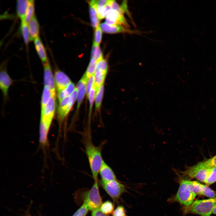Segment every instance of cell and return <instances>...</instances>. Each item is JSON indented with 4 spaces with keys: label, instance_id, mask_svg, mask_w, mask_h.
Returning <instances> with one entry per match:
<instances>
[{
    "label": "cell",
    "instance_id": "6da1fadb",
    "mask_svg": "<svg viewBox=\"0 0 216 216\" xmlns=\"http://www.w3.org/2000/svg\"><path fill=\"white\" fill-rule=\"evenodd\" d=\"M82 141L88 161L91 172L94 181L98 179V176L103 159L102 154L104 142L96 146L92 141L91 132H83Z\"/></svg>",
    "mask_w": 216,
    "mask_h": 216
},
{
    "label": "cell",
    "instance_id": "7a4b0ae2",
    "mask_svg": "<svg viewBox=\"0 0 216 216\" xmlns=\"http://www.w3.org/2000/svg\"><path fill=\"white\" fill-rule=\"evenodd\" d=\"M216 206V197L208 199L197 200L189 206L184 208L185 214H196L201 216H210Z\"/></svg>",
    "mask_w": 216,
    "mask_h": 216
},
{
    "label": "cell",
    "instance_id": "3957f363",
    "mask_svg": "<svg viewBox=\"0 0 216 216\" xmlns=\"http://www.w3.org/2000/svg\"><path fill=\"white\" fill-rule=\"evenodd\" d=\"M196 196L190 190L187 180L182 179L180 181L179 187L176 195L171 200L179 203L184 208L192 204Z\"/></svg>",
    "mask_w": 216,
    "mask_h": 216
},
{
    "label": "cell",
    "instance_id": "277c9868",
    "mask_svg": "<svg viewBox=\"0 0 216 216\" xmlns=\"http://www.w3.org/2000/svg\"><path fill=\"white\" fill-rule=\"evenodd\" d=\"M84 202L87 205L89 210L92 212L100 208L103 202L99 192L98 180L94 181L87 194Z\"/></svg>",
    "mask_w": 216,
    "mask_h": 216
},
{
    "label": "cell",
    "instance_id": "5b68a950",
    "mask_svg": "<svg viewBox=\"0 0 216 216\" xmlns=\"http://www.w3.org/2000/svg\"><path fill=\"white\" fill-rule=\"evenodd\" d=\"M102 187L114 201H117L126 190L125 186L117 179L105 183L100 182Z\"/></svg>",
    "mask_w": 216,
    "mask_h": 216
},
{
    "label": "cell",
    "instance_id": "8992f818",
    "mask_svg": "<svg viewBox=\"0 0 216 216\" xmlns=\"http://www.w3.org/2000/svg\"><path fill=\"white\" fill-rule=\"evenodd\" d=\"M56 106V96H53L41 111L40 124L50 128L55 114Z\"/></svg>",
    "mask_w": 216,
    "mask_h": 216
},
{
    "label": "cell",
    "instance_id": "52a82bcc",
    "mask_svg": "<svg viewBox=\"0 0 216 216\" xmlns=\"http://www.w3.org/2000/svg\"><path fill=\"white\" fill-rule=\"evenodd\" d=\"M216 167V155L205 160L199 162L194 165L187 167L184 171L181 172L183 175L191 178L199 170L206 168Z\"/></svg>",
    "mask_w": 216,
    "mask_h": 216
},
{
    "label": "cell",
    "instance_id": "ba28073f",
    "mask_svg": "<svg viewBox=\"0 0 216 216\" xmlns=\"http://www.w3.org/2000/svg\"><path fill=\"white\" fill-rule=\"evenodd\" d=\"M6 67L5 63H2L0 72V88L5 100L8 98L9 89L14 82L8 74Z\"/></svg>",
    "mask_w": 216,
    "mask_h": 216
},
{
    "label": "cell",
    "instance_id": "9c48e42d",
    "mask_svg": "<svg viewBox=\"0 0 216 216\" xmlns=\"http://www.w3.org/2000/svg\"><path fill=\"white\" fill-rule=\"evenodd\" d=\"M105 18V22L108 24L121 25L129 29L130 26L121 12L111 9L108 11Z\"/></svg>",
    "mask_w": 216,
    "mask_h": 216
},
{
    "label": "cell",
    "instance_id": "30bf717a",
    "mask_svg": "<svg viewBox=\"0 0 216 216\" xmlns=\"http://www.w3.org/2000/svg\"><path fill=\"white\" fill-rule=\"evenodd\" d=\"M102 32L108 34L127 33L132 34H140L142 33L140 31L131 30L121 25H110L104 22L99 26Z\"/></svg>",
    "mask_w": 216,
    "mask_h": 216
},
{
    "label": "cell",
    "instance_id": "8fae6325",
    "mask_svg": "<svg viewBox=\"0 0 216 216\" xmlns=\"http://www.w3.org/2000/svg\"><path fill=\"white\" fill-rule=\"evenodd\" d=\"M77 89L76 88L73 93L70 95L68 104L63 107L58 109L57 116L59 129H60L63 122L69 112L77 98Z\"/></svg>",
    "mask_w": 216,
    "mask_h": 216
},
{
    "label": "cell",
    "instance_id": "7c38bea8",
    "mask_svg": "<svg viewBox=\"0 0 216 216\" xmlns=\"http://www.w3.org/2000/svg\"><path fill=\"white\" fill-rule=\"evenodd\" d=\"M43 68L44 86L49 87L53 93L56 94V88L54 76L49 60L43 64Z\"/></svg>",
    "mask_w": 216,
    "mask_h": 216
},
{
    "label": "cell",
    "instance_id": "4fadbf2b",
    "mask_svg": "<svg viewBox=\"0 0 216 216\" xmlns=\"http://www.w3.org/2000/svg\"><path fill=\"white\" fill-rule=\"evenodd\" d=\"M99 174L101 178L100 182L105 183L117 179L113 170L104 160L100 168Z\"/></svg>",
    "mask_w": 216,
    "mask_h": 216
},
{
    "label": "cell",
    "instance_id": "5bb4252c",
    "mask_svg": "<svg viewBox=\"0 0 216 216\" xmlns=\"http://www.w3.org/2000/svg\"><path fill=\"white\" fill-rule=\"evenodd\" d=\"M54 76L57 93L65 88L71 82L69 77L59 70L55 71Z\"/></svg>",
    "mask_w": 216,
    "mask_h": 216
},
{
    "label": "cell",
    "instance_id": "9a60e30c",
    "mask_svg": "<svg viewBox=\"0 0 216 216\" xmlns=\"http://www.w3.org/2000/svg\"><path fill=\"white\" fill-rule=\"evenodd\" d=\"M88 79L85 74L77 83V110H78L86 92V87Z\"/></svg>",
    "mask_w": 216,
    "mask_h": 216
},
{
    "label": "cell",
    "instance_id": "2e32d148",
    "mask_svg": "<svg viewBox=\"0 0 216 216\" xmlns=\"http://www.w3.org/2000/svg\"><path fill=\"white\" fill-rule=\"evenodd\" d=\"M30 36V41L34 40L38 36L40 32V26L35 15L31 19L28 24Z\"/></svg>",
    "mask_w": 216,
    "mask_h": 216
},
{
    "label": "cell",
    "instance_id": "e0dca14e",
    "mask_svg": "<svg viewBox=\"0 0 216 216\" xmlns=\"http://www.w3.org/2000/svg\"><path fill=\"white\" fill-rule=\"evenodd\" d=\"M30 2V0H18L16 2L17 14L21 22L24 20Z\"/></svg>",
    "mask_w": 216,
    "mask_h": 216
},
{
    "label": "cell",
    "instance_id": "ac0fdd59",
    "mask_svg": "<svg viewBox=\"0 0 216 216\" xmlns=\"http://www.w3.org/2000/svg\"><path fill=\"white\" fill-rule=\"evenodd\" d=\"M34 44L39 57L43 64L45 63L48 60L45 48L39 37L34 40Z\"/></svg>",
    "mask_w": 216,
    "mask_h": 216
},
{
    "label": "cell",
    "instance_id": "d6986e66",
    "mask_svg": "<svg viewBox=\"0 0 216 216\" xmlns=\"http://www.w3.org/2000/svg\"><path fill=\"white\" fill-rule=\"evenodd\" d=\"M53 96H56V94L53 93L49 87L44 86L41 100V111L43 110L46 104Z\"/></svg>",
    "mask_w": 216,
    "mask_h": 216
},
{
    "label": "cell",
    "instance_id": "ffe728a7",
    "mask_svg": "<svg viewBox=\"0 0 216 216\" xmlns=\"http://www.w3.org/2000/svg\"><path fill=\"white\" fill-rule=\"evenodd\" d=\"M107 71L100 70L96 71L94 74V86L96 92L103 83L106 78Z\"/></svg>",
    "mask_w": 216,
    "mask_h": 216
},
{
    "label": "cell",
    "instance_id": "44dd1931",
    "mask_svg": "<svg viewBox=\"0 0 216 216\" xmlns=\"http://www.w3.org/2000/svg\"><path fill=\"white\" fill-rule=\"evenodd\" d=\"M76 88L74 84L71 82L65 88L57 93V96L59 101L64 98L70 95Z\"/></svg>",
    "mask_w": 216,
    "mask_h": 216
},
{
    "label": "cell",
    "instance_id": "7402d4cb",
    "mask_svg": "<svg viewBox=\"0 0 216 216\" xmlns=\"http://www.w3.org/2000/svg\"><path fill=\"white\" fill-rule=\"evenodd\" d=\"M187 183L190 190L195 195H202L204 184L196 181L187 180Z\"/></svg>",
    "mask_w": 216,
    "mask_h": 216
},
{
    "label": "cell",
    "instance_id": "603a6c76",
    "mask_svg": "<svg viewBox=\"0 0 216 216\" xmlns=\"http://www.w3.org/2000/svg\"><path fill=\"white\" fill-rule=\"evenodd\" d=\"M89 13L91 25L93 28H96L100 26V20L98 18L95 8L91 5H89Z\"/></svg>",
    "mask_w": 216,
    "mask_h": 216
},
{
    "label": "cell",
    "instance_id": "cb8c5ba5",
    "mask_svg": "<svg viewBox=\"0 0 216 216\" xmlns=\"http://www.w3.org/2000/svg\"><path fill=\"white\" fill-rule=\"evenodd\" d=\"M114 204L109 200L103 203L100 208L102 212L106 215L112 214L114 210Z\"/></svg>",
    "mask_w": 216,
    "mask_h": 216
},
{
    "label": "cell",
    "instance_id": "d4e9b609",
    "mask_svg": "<svg viewBox=\"0 0 216 216\" xmlns=\"http://www.w3.org/2000/svg\"><path fill=\"white\" fill-rule=\"evenodd\" d=\"M34 1L30 0V2L27 9L24 20L22 22L28 24L34 15Z\"/></svg>",
    "mask_w": 216,
    "mask_h": 216
},
{
    "label": "cell",
    "instance_id": "484cf974",
    "mask_svg": "<svg viewBox=\"0 0 216 216\" xmlns=\"http://www.w3.org/2000/svg\"><path fill=\"white\" fill-rule=\"evenodd\" d=\"M104 92V86L103 84L99 88L96 92L95 97V106L96 109L98 110L100 107L101 102L103 97Z\"/></svg>",
    "mask_w": 216,
    "mask_h": 216
},
{
    "label": "cell",
    "instance_id": "4316f807",
    "mask_svg": "<svg viewBox=\"0 0 216 216\" xmlns=\"http://www.w3.org/2000/svg\"><path fill=\"white\" fill-rule=\"evenodd\" d=\"M109 3L106 6L95 8L99 20L106 17L108 11L112 9Z\"/></svg>",
    "mask_w": 216,
    "mask_h": 216
},
{
    "label": "cell",
    "instance_id": "83f0119b",
    "mask_svg": "<svg viewBox=\"0 0 216 216\" xmlns=\"http://www.w3.org/2000/svg\"><path fill=\"white\" fill-rule=\"evenodd\" d=\"M91 58L95 59L97 62L103 58V54L99 46L93 44Z\"/></svg>",
    "mask_w": 216,
    "mask_h": 216
},
{
    "label": "cell",
    "instance_id": "f1b7e54d",
    "mask_svg": "<svg viewBox=\"0 0 216 216\" xmlns=\"http://www.w3.org/2000/svg\"><path fill=\"white\" fill-rule=\"evenodd\" d=\"M97 63V61L95 59L91 58L86 71L84 73L88 79L91 76L94 75Z\"/></svg>",
    "mask_w": 216,
    "mask_h": 216
},
{
    "label": "cell",
    "instance_id": "f546056e",
    "mask_svg": "<svg viewBox=\"0 0 216 216\" xmlns=\"http://www.w3.org/2000/svg\"><path fill=\"white\" fill-rule=\"evenodd\" d=\"M20 30L24 42L27 44L30 41V36L28 31V24L21 22Z\"/></svg>",
    "mask_w": 216,
    "mask_h": 216
},
{
    "label": "cell",
    "instance_id": "4dcf8cb0",
    "mask_svg": "<svg viewBox=\"0 0 216 216\" xmlns=\"http://www.w3.org/2000/svg\"><path fill=\"white\" fill-rule=\"evenodd\" d=\"M89 210L86 203L84 202L72 216H86Z\"/></svg>",
    "mask_w": 216,
    "mask_h": 216
},
{
    "label": "cell",
    "instance_id": "1f68e13d",
    "mask_svg": "<svg viewBox=\"0 0 216 216\" xmlns=\"http://www.w3.org/2000/svg\"><path fill=\"white\" fill-rule=\"evenodd\" d=\"M102 31L99 26L95 28L94 31L93 44L99 45L102 39Z\"/></svg>",
    "mask_w": 216,
    "mask_h": 216
},
{
    "label": "cell",
    "instance_id": "d6a6232c",
    "mask_svg": "<svg viewBox=\"0 0 216 216\" xmlns=\"http://www.w3.org/2000/svg\"><path fill=\"white\" fill-rule=\"evenodd\" d=\"M202 195L210 198L216 197V193L207 185H203Z\"/></svg>",
    "mask_w": 216,
    "mask_h": 216
},
{
    "label": "cell",
    "instance_id": "836d02e7",
    "mask_svg": "<svg viewBox=\"0 0 216 216\" xmlns=\"http://www.w3.org/2000/svg\"><path fill=\"white\" fill-rule=\"evenodd\" d=\"M216 182V167L212 168L210 174L206 179L205 183L207 186Z\"/></svg>",
    "mask_w": 216,
    "mask_h": 216
},
{
    "label": "cell",
    "instance_id": "e575fe53",
    "mask_svg": "<svg viewBox=\"0 0 216 216\" xmlns=\"http://www.w3.org/2000/svg\"><path fill=\"white\" fill-rule=\"evenodd\" d=\"M110 0H93L88 1L89 5L95 8L97 7L105 6L108 4L110 2Z\"/></svg>",
    "mask_w": 216,
    "mask_h": 216
},
{
    "label": "cell",
    "instance_id": "d590c367",
    "mask_svg": "<svg viewBox=\"0 0 216 216\" xmlns=\"http://www.w3.org/2000/svg\"><path fill=\"white\" fill-rule=\"evenodd\" d=\"M108 64L106 60L103 58L98 61L96 64L95 71L100 70L107 71Z\"/></svg>",
    "mask_w": 216,
    "mask_h": 216
},
{
    "label": "cell",
    "instance_id": "8d00e7d4",
    "mask_svg": "<svg viewBox=\"0 0 216 216\" xmlns=\"http://www.w3.org/2000/svg\"><path fill=\"white\" fill-rule=\"evenodd\" d=\"M96 91L94 85L88 95V99L89 104V116L91 113L92 105L94 102V98L95 97Z\"/></svg>",
    "mask_w": 216,
    "mask_h": 216
},
{
    "label": "cell",
    "instance_id": "74e56055",
    "mask_svg": "<svg viewBox=\"0 0 216 216\" xmlns=\"http://www.w3.org/2000/svg\"><path fill=\"white\" fill-rule=\"evenodd\" d=\"M125 209L122 206H118L112 213V216H127Z\"/></svg>",
    "mask_w": 216,
    "mask_h": 216
},
{
    "label": "cell",
    "instance_id": "f35d334b",
    "mask_svg": "<svg viewBox=\"0 0 216 216\" xmlns=\"http://www.w3.org/2000/svg\"><path fill=\"white\" fill-rule=\"evenodd\" d=\"M94 85V75L91 76L88 79L86 87V94L87 96H88L89 94Z\"/></svg>",
    "mask_w": 216,
    "mask_h": 216
},
{
    "label": "cell",
    "instance_id": "ab89813d",
    "mask_svg": "<svg viewBox=\"0 0 216 216\" xmlns=\"http://www.w3.org/2000/svg\"><path fill=\"white\" fill-rule=\"evenodd\" d=\"M91 216H107L100 210V208L92 211Z\"/></svg>",
    "mask_w": 216,
    "mask_h": 216
},
{
    "label": "cell",
    "instance_id": "60d3db41",
    "mask_svg": "<svg viewBox=\"0 0 216 216\" xmlns=\"http://www.w3.org/2000/svg\"><path fill=\"white\" fill-rule=\"evenodd\" d=\"M212 213L216 214V206L214 207V208H213L212 211Z\"/></svg>",
    "mask_w": 216,
    "mask_h": 216
}]
</instances>
